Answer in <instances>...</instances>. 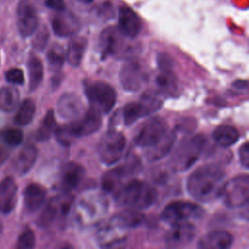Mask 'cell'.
I'll return each instance as SVG.
<instances>
[{"label":"cell","mask_w":249,"mask_h":249,"mask_svg":"<svg viewBox=\"0 0 249 249\" xmlns=\"http://www.w3.org/2000/svg\"><path fill=\"white\" fill-rule=\"evenodd\" d=\"M101 124V114L98 111L89 108L84 113V116L82 118L79 117L78 119L71 121L67 124L73 135L77 138L88 136L96 132L100 128Z\"/></svg>","instance_id":"14"},{"label":"cell","mask_w":249,"mask_h":249,"mask_svg":"<svg viewBox=\"0 0 249 249\" xmlns=\"http://www.w3.org/2000/svg\"><path fill=\"white\" fill-rule=\"evenodd\" d=\"M220 197L225 205L231 208H237L247 205L249 200V177L245 174H238L228 182H225Z\"/></svg>","instance_id":"5"},{"label":"cell","mask_w":249,"mask_h":249,"mask_svg":"<svg viewBox=\"0 0 249 249\" xmlns=\"http://www.w3.org/2000/svg\"><path fill=\"white\" fill-rule=\"evenodd\" d=\"M238 156H239V161L240 164L245 168H249V144L248 141H245L238 150Z\"/></svg>","instance_id":"43"},{"label":"cell","mask_w":249,"mask_h":249,"mask_svg":"<svg viewBox=\"0 0 249 249\" xmlns=\"http://www.w3.org/2000/svg\"><path fill=\"white\" fill-rule=\"evenodd\" d=\"M58 115L68 121L78 119L85 111V106L82 99L74 93H64L57 100Z\"/></svg>","instance_id":"18"},{"label":"cell","mask_w":249,"mask_h":249,"mask_svg":"<svg viewBox=\"0 0 249 249\" xmlns=\"http://www.w3.org/2000/svg\"><path fill=\"white\" fill-rule=\"evenodd\" d=\"M125 145L126 139L122 132L114 129L106 131L97 145V153L100 160L106 165L116 163L122 158Z\"/></svg>","instance_id":"6"},{"label":"cell","mask_w":249,"mask_h":249,"mask_svg":"<svg viewBox=\"0 0 249 249\" xmlns=\"http://www.w3.org/2000/svg\"><path fill=\"white\" fill-rule=\"evenodd\" d=\"M212 137L218 146L228 148L238 141L239 132L234 126L231 124H221L214 129Z\"/></svg>","instance_id":"28"},{"label":"cell","mask_w":249,"mask_h":249,"mask_svg":"<svg viewBox=\"0 0 249 249\" xmlns=\"http://www.w3.org/2000/svg\"><path fill=\"white\" fill-rule=\"evenodd\" d=\"M162 105V101L153 94L144 93L139 101L125 104L122 110V117L125 125L134 124L138 119L148 116L158 111Z\"/></svg>","instance_id":"8"},{"label":"cell","mask_w":249,"mask_h":249,"mask_svg":"<svg viewBox=\"0 0 249 249\" xmlns=\"http://www.w3.org/2000/svg\"><path fill=\"white\" fill-rule=\"evenodd\" d=\"M48 40H49V32L47 29L44 28L43 30L39 31L36 34L35 38L33 39V41H32L33 48L38 51H42L46 47Z\"/></svg>","instance_id":"41"},{"label":"cell","mask_w":249,"mask_h":249,"mask_svg":"<svg viewBox=\"0 0 249 249\" xmlns=\"http://www.w3.org/2000/svg\"><path fill=\"white\" fill-rule=\"evenodd\" d=\"M6 80L14 85H22L24 83V74L20 68H11L6 74Z\"/></svg>","instance_id":"40"},{"label":"cell","mask_w":249,"mask_h":249,"mask_svg":"<svg viewBox=\"0 0 249 249\" xmlns=\"http://www.w3.org/2000/svg\"><path fill=\"white\" fill-rule=\"evenodd\" d=\"M18 111L14 118V123L17 125L24 126L28 124L34 116L35 113V104L32 99L26 98L18 106Z\"/></svg>","instance_id":"33"},{"label":"cell","mask_w":249,"mask_h":249,"mask_svg":"<svg viewBox=\"0 0 249 249\" xmlns=\"http://www.w3.org/2000/svg\"><path fill=\"white\" fill-rule=\"evenodd\" d=\"M176 140V132L168 130L164 137L156 145L147 149L146 158L149 161H156L165 157L172 149Z\"/></svg>","instance_id":"26"},{"label":"cell","mask_w":249,"mask_h":249,"mask_svg":"<svg viewBox=\"0 0 249 249\" xmlns=\"http://www.w3.org/2000/svg\"><path fill=\"white\" fill-rule=\"evenodd\" d=\"M108 201L103 194H87L79 200V215L84 221L99 220L107 211Z\"/></svg>","instance_id":"11"},{"label":"cell","mask_w":249,"mask_h":249,"mask_svg":"<svg viewBox=\"0 0 249 249\" xmlns=\"http://www.w3.org/2000/svg\"><path fill=\"white\" fill-rule=\"evenodd\" d=\"M156 83L162 91L171 92L176 89V79L172 70H160Z\"/></svg>","instance_id":"36"},{"label":"cell","mask_w":249,"mask_h":249,"mask_svg":"<svg viewBox=\"0 0 249 249\" xmlns=\"http://www.w3.org/2000/svg\"><path fill=\"white\" fill-rule=\"evenodd\" d=\"M45 4L52 10L56 12H60L65 10V3L64 0H46Z\"/></svg>","instance_id":"44"},{"label":"cell","mask_w":249,"mask_h":249,"mask_svg":"<svg viewBox=\"0 0 249 249\" xmlns=\"http://www.w3.org/2000/svg\"><path fill=\"white\" fill-rule=\"evenodd\" d=\"M157 63L160 70H172V59L166 53H160L158 54Z\"/></svg>","instance_id":"42"},{"label":"cell","mask_w":249,"mask_h":249,"mask_svg":"<svg viewBox=\"0 0 249 249\" xmlns=\"http://www.w3.org/2000/svg\"><path fill=\"white\" fill-rule=\"evenodd\" d=\"M156 198V190L148 183L136 179L129 181L115 192V200L119 205L138 210L149 208Z\"/></svg>","instance_id":"2"},{"label":"cell","mask_w":249,"mask_h":249,"mask_svg":"<svg viewBox=\"0 0 249 249\" xmlns=\"http://www.w3.org/2000/svg\"><path fill=\"white\" fill-rule=\"evenodd\" d=\"M118 25L120 33L128 39L135 38L141 28L140 19L136 13L125 5L119 8Z\"/></svg>","instance_id":"16"},{"label":"cell","mask_w":249,"mask_h":249,"mask_svg":"<svg viewBox=\"0 0 249 249\" xmlns=\"http://www.w3.org/2000/svg\"><path fill=\"white\" fill-rule=\"evenodd\" d=\"M112 219L124 229L129 230L140 226L143 223L145 216L138 209L127 208L114 215Z\"/></svg>","instance_id":"30"},{"label":"cell","mask_w":249,"mask_h":249,"mask_svg":"<svg viewBox=\"0 0 249 249\" xmlns=\"http://www.w3.org/2000/svg\"><path fill=\"white\" fill-rule=\"evenodd\" d=\"M126 231V229L111 219L110 222L101 227L97 231V243L101 247H109L116 245L119 242H123V240H124V233L123 232H125Z\"/></svg>","instance_id":"19"},{"label":"cell","mask_w":249,"mask_h":249,"mask_svg":"<svg viewBox=\"0 0 249 249\" xmlns=\"http://www.w3.org/2000/svg\"><path fill=\"white\" fill-rule=\"evenodd\" d=\"M18 186L15 180L7 176L0 182V211L4 214L10 213L17 203Z\"/></svg>","instance_id":"22"},{"label":"cell","mask_w":249,"mask_h":249,"mask_svg":"<svg viewBox=\"0 0 249 249\" xmlns=\"http://www.w3.org/2000/svg\"><path fill=\"white\" fill-rule=\"evenodd\" d=\"M100 49L102 56L117 55L122 50V39L120 31L114 27L104 29L100 34Z\"/></svg>","instance_id":"23"},{"label":"cell","mask_w":249,"mask_h":249,"mask_svg":"<svg viewBox=\"0 0 249 249\" xmlns=\"http://www.w3.org/2000/svg\"><path fill=\"white\" fill-rule=\"evenodd\" d=\"M17 25L24 38L35 33L39 26V18L34 6L29 0H20L17 7Z\"/></svg>","instance_id":"13"},{"label":"cell","mask_w":249,"mask_h":249,"mask_svg":"<svg viewBox=\"0 0 249 249\" xmlns=\"http://www.w3.org/2000/svg\"><path fill=\"white\" fill-rule=\"evenodd\" d=\"M85 168L74 161H69L64 164L60 174V183L62 189L66 193L75 190L84 180Z\"/></svg>","instance_id":"20"},{"label":"cell","mask_w":249,"mask_h":249,"mask_svg":"<svg viewBox=\"0 0 249 249\" xmlns=\"http://www.w3.org/2000/svg\"><path fill=\"white\" fill-rule=\"evenodd\" d=\"M205 144L206 138L202 134H196L184 140L171 157V167L180 172L190 169L199 159Z\"/></svg>","instance_id":"3"},{"label":"cell","mask_w":249,"mask_h":249,"mask_svg":"<svg viewBox=\"0 0 249 249\" xmlns=\"http://www.w3.org/2000/svg\"><path fill=\"white\" fill-rule=\"evenodd\" d=\"M38 157V150L33 144H26L18 154L14 166L18 173H27L36 162Z\"/></svg>","instance_id":"25"},{"label":"cell","mask_w":249,"mask_h":249,"mask_svg":"<svg viewBox=\"0 0 249 249\" xmlns=\"http://www.w3.org/2000/svg\"><path fill=\"white\" fill-rule=\"evenodd\" d=\"M1 230H2V225H1V222H0V231H1Z\"/></svg>","instance_id":"46"},{"label":"cell","mask_w":249,"mask_h":249,"mask_svg":"<svg viewBox=\"0 0 249 249\" xmlns=\"http://www.w3.org/2000/svg\"><path fill=\"white\" fill-rule=\"evenodd\" d=\"M54 133H55L57 142L64 147H69L73 143L74 139L76 138L71 132L68 124H64L60 127H56Z\"/></svg>","instance_id":"38"},{"label":"cell","mask_w":249,"mask_h":249,"mask_svg":"<svg viewBox=\"0 0 249 249\" xmlns=\"http://www.w3.org/2000/svg\"><path fill=\"white\" fill-rule=\"evenodd\" d=\"M2 140L9 147H17L23 140V132L18 128H9L3 133Z\"/></svg>","instance_id":"37"},{"label":"cell","mask_w":249,"mask_h":249,"mask_svg":"<svg viewBox=\"0 0 249 249\" xmlns=\"http://www.w3.org/2000/svg\"><path fill=\"white\" fill-rule=\"evenodd\" d=\"M196 234V228L192 222H182L171 226L165 236L168 247L178 248L190 243Z\"/></svg>","instance_id":"15"},{"label":"cell","mask_w":249,"mask_h":249,"mask_svg":"<svg viewBox=\"0 0 249 249\" xmlns=\"http://www.w3.org/2000/svg\"><path fill=\"white\" fill-rule=\"evenodd\" d=\"M86 49L87 40L84 37L78 35L72 36L68 42L67 50L65 52V58L67 62L73 67L79 66L84 57Z\"/></svg>","instance_id":"27"},{"label":"cell","mask_w":249,"mask_h":249,"mask_svg":"<svg viewBox=\"0 0 249 249\" xmlns=\"http://www.w3.org/2000/svg\"><path fill=\"white\" fill-rule=\"evenodd\" d=\"M73 202V196L65 192V195L52 198L48 204L44 207L38 224L41 227H48L53 224L56 219L66 217L71 209Z\"/></svg>","instance_id":"10"},{"label":"cell","mask_w":249,"mask_h":249,"mask_svg":"<svg viewBox=\"0 0 249 249\" xmlns=\"http://www.w3.org/2000/svg\"><path fill=\"white\" fill-rule=\"evenodd\" d=\"M84 89L90 108L100 114H108L114 108L117 93L110 84L103 81H87Z\"/></svg>","instance_id":"4"},{"label":"cell","mask_w":249,"mask_h":249,"mask_svg":"<svg viewBox=\"0 0 249 249\" xmlns=\"http://www.w3.org/2000/svg\"><path fill=\"white\" fill-rule=\"evenodd\" d=\"M56 129V119L54 116L53 110L50 109L41 122V125L39 126L36 132V139L38 141H46L48 140L53 133H54Z\"/></svg>","instance_id":"34"},{"label":"cell","mask_w":249,"mask_h":249,"mask_svg":"<svg viewBox=\"0 0 249 249\" xmlns=\"http://www.w3.org/2000/svg\"><path fill=\"white\" fill-rule=\"evenodd\" d=\"M168 131V124L161 117H153L146 121L134 138V143L148 149L160 142Z\"/></svg>","instance_id":"9"},{"label":"cell","mask_w":249,"mask_h":249,"mask_svg":"<svg viewBox=\"0 0 249 249\" xmlns=\"http://www.w3.org/2000/svg\"><path fill=\"white\" fill-rule=\"evenodd\" d=\"M120 82L126 91H137L147 80V74L137 60L124 62L120 70Z\"/></svg>","instance_id":"12"},{"label":"cell","mask_w":249,"mask_h":249,"mask_svg":"<svg viewBox=\"0 0 249 249\" xmlns=\"http://www.w3.org/2000/svg\"><path fill=\"white\" fill-rule=\"evenodd\" d=\"M46 199L45 188L37 183H30L23 192L24 207L28 212H35L40 209Z\"/></svg>","instance_id":"24"},{"label":"cell","mask_w":249,"mask_h":249,"mask_svg":"<svg viewBox=\"0 0 249 249\" xmlns=\"http://www.w3.org/2000/svg\"><path fill=\"white\" fill-rule=\"evenodd\" d=\"M79 1H81L82 3H85V4H90L93 2V0H79Z\"/></svg>","instance_id":"45"},{"label":"cell","mask_w":249,"mask_h":249,"mask_svg":"<svg viewBox=\"0 0 249 249\" xmlns=\"http://www.w3.org/2000/svg\"><path fill=\"white\" fill-rule=\"evenodd\" d=\"M203 214L200 205L189 201H172L162 210L160 218L166 224L172 226L182 222H191L194 219H199Z\"/></svg>","instance_id":"7"},{"label":"cell","mask_w":249,"mask_h":249,"mask_svg":"<svg viewBox=\"0 0 249 249\" xmlns=\"http://www.w3.org/2000/svg\"><path fill=\"white\" fill-rule=\"evenodd\" d=\"M232 235L225 230H214L203 235L197 243L202 249H226L232 244Z\"/></svg>","instance_id":"21"},{"label":"cell","mask_w":249,"mask_h":249,"mask_svg":"<svg viewBox=\"0 0 249 249\" xmlns=\"http://www.w3.org/2000/svg\"><path fill=\"white\" fill-rule=\"evenodd\" d=\"M28 69V87L29 90H35L41 84L44 77V67L39 57L31 55L27 62Z\"/></svg>","instance_id":"31"},{"label":"cell","mask_w":249,"mask_h":249,"mask_svg":"<svg viewBox=\"0 0 249 249\" xmlns=\"http://www.w3.org/2000/svg\"><path fill=\"white\" fill-rule=\"evenodd\" d=\"M49 67L53 72H58L62 68L65 60V51L59 44L53 45L47 53Z\"/></svg>","instance_id":"35"},{"label":"cell","mask_w":249,"mask_h":249,"mask_svg":"<svg viewBox=\"0 0 249 249\" xmlns=\"http://www.w3.org/2000/svg\"><path fill=\"white\" fill-rule=\"evenodd\" d=\"M128 173L125 166H118L108 170L101 176V188L106 193L116 192L122 184L123 178Z\"/></svg>","instance_id":"29"},{"label":"cell","mask_w":249,"mask_h":249,"mask_svg":"<svg viewBox=\"0 0 249 249\" xmlns=\"http://www.w3.org/2000/svg\"><path fill=\"white\" fill-rule=\"evenodd\" d=\"M51 24L53 32L58 37L74 36L81 28L79 19L72 13L64 12V10L58 12L52 18Z\"/></svg>","instance_id":"17"},{"label":"cell","mask_w":249,"mask_h":249,"mask_svg":"<svg viewBox=\"0 0 249 249\" xmlns=\"http://www.w3.org/2000/svg\"><path fill=\"white\" fill-rule=\"evenodd\" d=\"M35 245V235L31 229L26 228L18 236L17 241V248L30 249Z\"/></svg>","instance_id":"39"},{"label":"cell","mask_w":249,"mask_h":249,"mask_svg":"<svg viewBox=\"0 0 249 249\" xmlns=\"http://www.w3.org/2000/svg\"><path fill=\"white\" fill-rule=\"evenodd\" d=\"M19 104V92L12 87L6 86L0 89V111L12 112Z\"/></svg>","instance_id":"32"},{"label":"cell","mask_w":249,"mask_h":249,"mask_svg":"<svg viewBox=\"0 0 249 249\" xmlns=\"http://www.w3.org/2000/svg\"><path fill=\"white\" fill-rule=\"evenodd\" d=\"M225 171L217 164L209 163L193 171L187 180L189 195L199 202H210L220 197L225 184Z\"/></svg>","instance_id":"1"}]
</instances>
